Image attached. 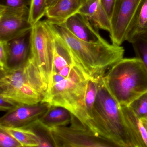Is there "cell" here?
<instances>
[{
  "mask_svg": "<svg viewBox=\"0 0 147 147\" xmlns=\"http://www.w3.org/2000/svg\"><path fill=\"white\" fill-rule=\"evenodd\" d=\"M53 33L54 50L52 70L42 102L48 103L50 106L66 108L87 125L88 117L85 98L90 79L66 43L54 32Z\"/></svg>",
  "mask_w": 147,
  "mask_h": 147,
  "instance_id": "1",
  "label": "cell"
},
{
  "mask_svg": "<svg viewBox=\"0 0 147 147\" xmlns=\"http://www.w3.org/2000/svg\"><path fill=\"white\" fill-rule=\"evenodd\" d=\"M47 21L53 32L66 43L89 79L99 80L104 77L107 70L123 58L125 50L121 45L109 43L106 40L86 42L74 36L63 25Z\"/></svg>",
  "mask_w": 147,
  "mask_h": 147,
  "instance_id": "2",
  "label": "cell"
},
{
  "mask_svg": "<svg viewBox=\"0 0 147 147\" xmlns=\"http://www.w3.org/2000/svg\"><path fill=\"white\" fill-rule=\"evenodd\" d=\"M103 77L99 82L97 96L87 126L116 147H134L121 106L107 88Z\"/></svg>",
  "mask_w": 147,
  "mask_h": 147,
  "instance_id": "3",
  "label": "cell"
},
{
  "mask_svg": "<svg viewBox=\"0 0 147 147\" xmlns=\"http://www.w3.org/2000/svg\"><path fill=\"white\" fill-rule=\"evenodd\" d=\"M103 79L107 88L120 105L129 106L147 93V69L137 57L123 58L107 72Z\"/></svg>",
  "mask_w": 147,
  "mask_h": 147,
  "instance_id": "4",
  "label": "cell"
},
{
  "mask_svg": "<svg viewBox=\"0 0 147 147\" xmlns=\"http://www.w3.org/2000/svg\"><path fill=\"white\" fill-rule=\"evenodd\" d=\"M47 87L29 58L19 68L1 70L0 96L20 104L32 105L42 102Z\"/></svg>",
  "mask_w": 147,
  "mask_h": 147,
  "instance_id": "5",
  "label": "cell"
},
{
  "mask_svg": "<svg viewBox=\"0 0 147 147\" xmlns=\"http://www.w3.org/2000/svg\"><path fill=\"white\" fill-rule=\"evenodd\" d=\"M70 126L49 129L46 131L55 147H116L105 138L98 136L72 114Z\"/></svg>",
  "mask_w": 147,
  "mask_h": 147,
  "instance_id": "6",
  "label": "cell"
},
{
  "mask_svg": "<svg viewBox=\"0 0 147 147\" xmlns=\"http://www.w3.org/2000/svg\"><path fill=\"white\" fill-rule=\"evenodd\" d=\"M54 50V34L47 20L32 27L29 59L39 70L48 86L51 74Z\"/></svg>",
  "mask_w": 147,
  "mask_h": 147,
  "instance_id": "7",
  "label": "cell"
},
{
  "mask_svg": "<svg viewBox=\"0 0 147 147\" xmlns=\"http://www.w3.org/2000/svg\"><path fill=\"white\" fill-rule=\"evenodd\" d=\"M32 27L28 7L12 8L0 6V41H9Z\"/></svg>",
  "mask_w": 147,
  "mask_h": 147,
  "instance_id": "8",
  "label": "cell"
},
{
  "mask_svg": "<svg viewBox=\"0 0 147 147\" xmlns=\"http://www.w3.org/2000/svg\"><path fill=\"white\" fill-rule=\"evenodd\" d=\"M141 0H116L111 19L112 43L121 45L125 41L128 27Z\"/></svg>",
  "mask_w": 147,
  "mask_h": 147,
  "instance_id": "9",
  "label": "cell"
},
{
  "mask_svg": "<svg viewBox=\"0 0 147 147\" xmlns=\"http://www.w3.org/2000/svg\"><path fill=\"white\" fill-rule=\"evenodd\" d=\"M50 107L48 103L43 102L32 105L20 104L13 110L7 112L1 118L0 125L30 127L35 124Z\"/></svg>",
  "mask_w": 147,
  "mask_h": 147,
  "instance_id": "10",
  "label": "cell"
},
{
  "mask_svg": "<svg viewBox=\"0 0 147 147\" xmlns=\"http://www.w3.org/2000/svg\"><path fill=\"white\" fill-rule=\"evenodd\" d=\"M32 29L5 42L7 53L6 69L19 68L28 61L30 53Z\"/></svg>",
  "mask_w": 147,
  "mask_h": 147,
  "instance_id": "11",
  "label": "cell"
},
{
  "mask_svg": "<svg viewBox=\"0 0 147 147\" xmlns=\"http://www.w3.org/2000/svg\"><path fill=\"white\" fill-rule=\"evenodd\" d=\"M62 25L81 40L94 43L106 41L100 34L99 29L93 25L87 17L80 13L71 16Z\"/></svg>",
  "mask_w": 147,
  "mask_h": 147,
  "instance_id": "12",
  "label": "cell"
},
{
  "mask_svg": "<svg viewBox=\"0 0 147 147\" xmlns=\"http://www.w3.org/2000/svg\"><path fill=\"white\" fill-rule=\"evenodd\" d=\"M87 0H58L47 9L45 16L50 23L64 24L67 20L79 12Z\"/></svg>",
  "mask_w": 147,
  "mask_h": 147,
  "instance_id": "13",
  "label": "cell"
},
{
  "mask_svg": "<svg viewBox=\"0 0 147 147\" xmlns=\"http://www.w3.org/2000/svg\"><path fill=\"white\" fill-rule=\"evenodd\" d=\"M120 106L134 147H147V132L141 119L129 106Z\"/></svg>",
  "mask_w": 147,
  "mask_h": 147,
  "instance_id": "14",
  "label": "cell"
},
{
  "mask_svg": "<svg viewBox=\"0 0 147 147\" xmlns=\"http://www.w3.org/2000/svg\"><path fill=\"white\" fill-rule=\"evenodd\" d=\"M5 131L24 147H52V144L45 138L41 136L30 127H7L0 125Z\"/></svg>",
  "mask_w": 147,
  "mask_h": 147,
  "instance_id": "15",
  "label": "cell"
},
{
  "mask_svg": "<svg viewBox=\"0 0 147 147\" xmlns=\"http://www.w3.org/2000/svg\"><path fill=\"white\" fill-rule=\"evenodd\" d=\"M141 38H147V0H141L128 27L125 41L131 44Z\"/></svg>",
  "mask_w": 147,
  "mask_h": 147,
  "instance_id": "16",
  "label": "cell"
},
{
  "mask_svg": "<svg viewBox=\"0 0 147 147\" xmlns=\"http://www.w3.org/2000/svg\"><path fill=\"white\" fill-rule=\"evenodd\" d=\"M72 113L61 107L51 106L49 110L33 126L44 131L59 126H67L70 123Z\"/></svg>",
  "mask_w": 147,
  "mask_h": 147,
  "instance_id": "17",
  "label": "cell"
},
{
  "mask_svg": "<svg viewBox=\"0 0 147 147\" xmlns=\"http://www.w3.org/2000/svg\"><path fill=\"white\" fill-rule=\"evenodd\" d=\"M78 13L87 17L98 29L111 32V20L101 6L100 0H87Z\"/></svg>",
  "mask_w": 147,
  "mask_h": 147,
  "instance_id": "18",
  "label": "cell"
},
{
  "mask_svg": "<svg viewBox=\"0 0 147 147\" xmlns=\"http://www.w3.org/2000/svg\"><path fill=\"white\" fill-rule=\"evenodd\" d=\"M29 8L30 23L33 26L46 15V0H31Z\"/></svg>",
  "mask_w": 147,
  "mask_h": 147,
  "instance_id": "19",
  "label": "cell"
},
{
  "mask_svg": "<svg viewBox=\"0 0 147 147\" xmlns=\"http://www.w3.org/2000/svg\"><path fill=\"white\" fill-rule=\"evenodd\" d=\"M100 79L92 80L90 79L88 80L85 98L86 110L88 117V121L92 116V111L98 93Z\"/></svg>",
  "mask_w": 147,
  "mask_h": 147,
  "instance_id": "20",
  "label": "cell"
},
{
  "mask_svg": "<svg viewBox=\"0 0 147 147\" xmlns=\"http://www.w3.org/2000/svg\"><path fill=\"white\" fill-rule=\"evenodd\" d=\"M129 106L139 118L147 119V93L135 100Z\"/></svg>",
  "mask_w": 147,
  "mask_h": 147,
  "instance_id": "21",
  "label": "cell"
},
{
  "mask_svg": "<svg viewBox=\"0 0 147 147\" xmlns=\"http://www.w3.org/2000/svg\"><path fill=\"white\" fill-rule=\"evenodd\" d=\"M136 57L140 59L147 69V38H138L131 43Z\"/></svg>",
  "mask_w": 147,
  "mask_h": 147,
  "instance_id": "22",
  "label": "cell"
},
{
  "mask_svg": "<svg viewBox=\"0 0 147 147\" xmlns=\"http://www.w3.org/2000/svg\"><path fill=\"white\" fill-rule=\"evenodd\" d=\"M1 147H23L22 144L12 136L0 129Z\"/></svg>",
  "mask_w": 147,
  "mask_h": 147,
  "instance_id": "23",
  "label": "cell"
},
{
  "mask_svg": "<svg viewBox=\"0 0 147 147\" xmlns=\"http://www.w3.org/2000/svg\"><path fill=\"white\" fill-rule=\"evenodd\" d=\"M31 0H0V6L12 8L30 6Z\"/></svg>",
  "mask_w": 147,
  "mask_h": 147,
  "instance_id": "24",
  "label": "cell"
},
{
  "mask_svg": "<svg viewBox=\"0 0 147 147\" xmlns=\"http://www.w3.org/2000/svg\"><path fill=\"white\" fill-rule=\"evenodd\" d=\"M0 110L1 111L8 112L13 110L19 105L20 103H18L12 100L0 96Z\"/></svg>",
  "mask_w": 147,
  "mask_h": 147,
  "instance_id": "25",
  "label": "cell"
},
{
  "mask_svg": "<svg viewBox=\"0 0 147 147\" xmlns=\"http://www.w3.org/2000/svg\"><path fill=\"white\" fill-rule=\"evenodd\" d=\"M7 53L5 42L0 41V66L1 70H4L7 67Z\"/></svg>",
  "mask_w": 147,
  "mask_h": 147,
  "instance_id": "26",
  "label": "cell"
},
{
  "mask_svg": "<svg viewBox=\"0 0 147 147\" xmlns=\"http://www.w3.org/2000/svg\"><path fill=\"white\" fill-rule=\"evenodd\" d=\"M116 0H100V4L111 20Z\"/></svg>",
  "mask_w": 147,
  "mask_h": 147,
  "instance_id": "27",
  "label": "cell"
},
{
  "mask_svg": "<svg viewBox=\"0 0 147 147\" xmlns=\"http://www.w3.org/2000/svg\"><path fill=\"white\" fill-rule=\"evenodd\" d=\"M58 0H46L47 9L50 7L52 6L55 3H56Z\"/></svg>",
  "mask_w": 147,
  "mask_h": 147,
  "instance_id": "28",
  "label": "cell"
},
{
  "mask_svg": "<svg viewBox=\"0 0 147 147\" xmlns=\"http://www.w3.org/2000/svg\"><path fill=\"white\" fill-rule=\"evenodd\" d=\"M141 120L147 132V119L144 118H141Z\"/></svg>",
  "mask_w": 147,
  "mask_h": 147,
  "instance_id": "29",
  "label": "cell"
}]
</instances>
